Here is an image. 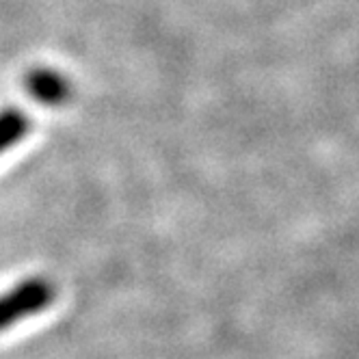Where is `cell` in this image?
Segmentation results:
<instances>
[{
	"label": "cell",
	"instance_id": "6da1fadb",
	"mask_svg": "<svg viewBox=\"0 0 359 359\" xmlns=\"http://www.w3.org/2000/svg\"><path fill=\"white\" fill-rule=\"evenodd\" d=\"M55 292L53 281L46 277H29L3 292L0 294V331L43 312L55 301Z\"/></svg>",
	"mask_w": 359,
	"mask_h": 359
},
{
	"label": "cell",
	"instance_id": "7a4b0ae2",
	"mask_svg": "<svg viewBox=\"0 0 359 359\" xmlns=\"http://www.w3.org/2000/svg\"><path fill=\"white\" fill-rule=\"evenodd\" d=\"M27 91L33 100L41 102L46 107H61L72 95V85L61 72L50 67H35L27 74Z\"/></svg>",
	"mask_w": 359,
	"mask_h": 359
},
{
	"label": "cell",
	"instance_id": "3957f363",
	"mask_svg": "<svg viewBox=\"0 0 359 359\" xmlns=\"http://www.w3.org/2000/svg\"><path fill=\"white\" fill-rule=\"evenodd\" d=\"M31 128L29 117L18 109H3L0 111V154L11 149L18 141L27 137Z\"/></svg>",
	"mask_w": 359,
	"mask_h": 359
}]
</instances>
